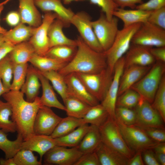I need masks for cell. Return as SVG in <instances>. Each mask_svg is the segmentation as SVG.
<instances>
[{
  "mask_svg": "<svg viewBox=\"0 0 165 165\" xmlns=\"http://www.w3.org/2000/svg\"><path fill=\"white\" fill-rule=\"evenodd\" d=\"M24 94L20 90H10L2 95L12 108V120L15 123L16 131L26 140L35 134L33 126L38 109L42 106L40 97L29 102L24 98Z\"/></svg>",
  "mask_w": 165,
  "mask_h": 165,
  "instance_id": "1",
  "label": "cell"
},
{
  "mask_svg": "<svg viewBox=\"0 0 165 165\" xmlns=\"http://www.w3.org/2000/svg\"><path fill=\"white\" fill-rule=\"evenodd\" d=\"M77 50L72 60L58 72L65 76L71 73L94 74L107 68L104 52H97L90 48L80 36L76 39Z\"/></svg>",
  "mask_w": 165,
  "mask_h": 165,
  "instance_id": "2",
  "label": "cell"
},
{
  "mask_svg": "<svg viewBox=\"0 0 165 165\" xmlns=\"http://www.w3.org/2000/svg\"><path fill=\"white\" fill-rule=\"evenodd\" d=\"M142 23L135 24L119 30L114 42L111 47L104 52L107 64V68L114 73V68L118 61L129 49L133 37Z\"/></svg>",
  "mask_w": 165,
  "mask_h": 165,
  "instance_id": "3",
  "label": "cell"
},
{
  "mask_svg": "<svg viewBox=\"0 0 165 165\" xmlns=\"http://www.w3.org/2000/svg\"><path fill=\"white\" fill-rule=\"evenodd\" d=\"M165 72V63L156 61L149 71L130 88L152 104Z\"/></svg>",
  "mask_w": 165,
  "mask_h": 165,
  "instance_id": "4",
  "label": "cell"
},
{
  "mask_svg": "<svg viewBox=\"0 0 165 165\" xmlns=\"http://www.w3.org/2000/svg\"><path fill=\"white\" fill-rule=\"evenodd\" d=\"M99 128L102 143L120 152L129 159L133 156L135 152L125 141L115 119L109 116Z\"/></svg>",
  "mask_w": 165,
  "mask_h": 165,
  "instance_id": "5",
  "label": "cell"
},
{
  "mask_svg": "<svg viewBox=\"0 0 165 165\" xmlns=\"http://www.w3.org/2000/svg\"><path fill=\"white\" fill-rule=\"evenodd\" d=\"M75 73L88 91L101 102L105 96L114 74L107 68L97 73Z\"/></svg>",
  "mask_w": 165,
  "mask_h": 165,
  "instance_id": "6",
  "label": "cell"
},
{
  "mask_svg": "<svg viewBox=\"0 0 165 165\" xmlns=\"http://www.w3.org/2000/svg\"><path fill=\"white\" fill-rule=\"evenodd\" d=\"M119 19L113 16L108 20L102 12L96 20L91 22L96 36L104 52L111 46L115 39L118 29Z\"/></svg>",
  "mask_w": 165,
  "mask_h": 165,
  "instance_id": "7",
  "label": "cell"
},
{
  "mask_svg": "<svg viewBox=\"0 0 165 165\" xmlns=\"http://www.w3.org/2000/svg\"><path fill=\"white\" fill-rule=\"evenodd\" d=\"M116 121L125 141L129 148L135 152L152 148L158 143L150 138L137 126L127 125Z\"/></svg>",
  "mask_w": 165,
  "mask_h": 165,
  "instance_id": "8",
  "label": "cell"
},
{
  "mask_svg": "<svg viewBox=\"0 0 165 165\" xmlns=\"http://www.w3.org/2000/svg\"><path fill=\"white\" fill-rule=\"evenodd\" d=\"M131 43L149 47L165 46V29L147 21L142 23Z\"/></svg>",
  "mask_w": 165,
  "mask_h": 165,
  "instance_id": "9",
  "label": "cell"
},
{
  "mask_svg": "<svg viewBox=\"0 0 165 165\" xmlns=\"http://www.w3.org/2000/svg\"><path fill=\"white\" fill-rule=\"evenodd\" d=\"M91 19L87 13L80 11L75 13L71 21L79 32L80 36L90 48L99 52H104L94 31Z\"/></svg>",
  "mask_w": 165,
  "mask_h": 165,
  "instance_id": "10",
  "label": "cell"
},
{
  "mask_svg": "<svg viewBox=\"0 0 165 165\" xmlns=\"http://www.w3.org/2000/svg\"><path fill=\"white\" fill-rule=\"evenodd\" d=\"M41 24L35 28L33 34L28 41L34 47L36 53L44 56L50 49L48 31L52 22L57 17L52 12L45 13Z\"/></svg>",
  "mask_w": 165,
  "mask_h": 165,
  "instance_id": "11",
  "label": "cell"
},
{
  "mask_svg": "<svg viewBox=\"0 0 165 165\" xmlns=\"http://www.w3.org/2000/svg\"><path fill=\"white\" fill-rule=\"evenodd\" d=\"M83 154L77 146L68 148L56 145L44 155L43 162L46 165H74Z\"/></svg>",
  "mask_w": 165,
  "mask_h": 165,
  "instance_id": "12",
  "label": "cell"
},
{
  "mask_svg": "<svg viewBox=\"0 0 165 165\" xmlns=\"http://www.w3.org/2000/svg\"><path fill=\"white\" fill-rule=\"evenodd\" d=\"M134 109L136 120L134 125L140 127L164 128V122L158 112L151 104L141 97Z\"/></svg>",
  "mask_w": 165,
  "mask_h": 165,
  "instance_id": "13",
  "label": "cell"
},
{
  "mask_svg": "<svg viewBox=\"0 0 165 165\" xmlns=\"http://www.w3.org/2000/svg\"><path fill=\"white\" fill-rule=\"evenodd\" d=\"M124 64L125 59L123 56L115 65L112 82L105 98L101 103L107 111L109 116L114 119L120 80L124 69Z\"/></svg>",
  "mask_w": 165,
  "mask_h": 165,
  "instance_id": "14",
  "label": "cell"
},
{
  "mask_svg": "<svg viewBox=\"0 0 165 165\" xmlns=\"http://www.w3.org/2000/svg\"><path fill=\"white\" fill-rule=\"evenodd\" d=\"M62 118L55 114L51 108L42 106L38 109L35 119L34 134L50 135Z\"/></svg>",
  "mask_w": 165,
  "mask_h": 165,
  "instance_id": "15",
  "label": "cell"
},
{
  "mask_svg": "<svg viewBox=\"0 0 165 165\" xmlns=\"http://www.w3.org/2000/svg\"><path fill=\"white\" fill-rule=\"evenodd\" d=\"M151 47L131 44L124 56V68L132 65L151 66L156 61L150 52Z\"/></svg>",
  "mask_w": 165,
  "mask_h": 165,
  "instance_id": "16",
  "label": "cell"
},
{
  "mask_svg": "<svg viewBox=\"0 0 165 165\" xmlns=\"http://www.w3.org/2000/svg\"><path fill=\"white\" fill-rule=\"evenodd\" d=\"M69 95L74 97L93 106L100 103L95 97L87 90L80 80L75 73L64 76Z\"/></svg>",
  "mask_w": 165,
  "mask_h": 165,
  "instance_id": "17",
  "label": "cell"
},
{
  "mask_svg": "<svg viewBox=\"0 0 165 165\" xmlns=\"http://www.w3.org/2000/svg\"><path fill=\"white\" fill-rule=\"evenodd\" d=\"M36 6L42 11L52 12L64 23L65 28L70 26L71 21L75 13L70 8L64 6L61 0H34Z\"/></svg>",
  "mask_w": 165,
  "mask_h": 165,
  "instance_id": "18",
  "label": "cell"
},
{
  "mask_svg": "<svg viewBox=\"0 0 165 165\" xmlns=\"http://www.w3.org/2000/svg\"><path fill=\"white\" fill-rule=\"evenodd\" d=\"M56 145L54 138L50 135L34 134L22 142L21 149H28L38 153L42 162L44 155Z\"/></svg>",
  "mask_w": 165,
  "mask_h": 165,
  "instance_id": "19",
  "label": "cell"
},
{
  "mask_svg": "<svg viewBox=\"0 0 165 165\" xmlns=\"http://www.w3.org/2000/svg\"><path fill=\"white\" fill-rule=\"evenodd\" d=\"M152 66L132 65L124 68L120 80L118 97L139 81Z\"/></svg>",
  "mask_w": 165,
  "mask_h": 165,
  "instance_id": "20",
  "label": "cell"
},
{
  "mask_svg": "<svg viewBox=\"0 0 165 165\" xmlns=\"http://www.w3.org/2000/svg\"><path fill=\"white\" fill-rule=\"evenodd\" d=\"M18 12L20 22L36 28L42 23L41 14L37 8L34 0H18Z\"/></svg>",
  "mask_w": 165,
  "mask_h": 165,
  "instance_id": "21",
  "label": "cell"
},
{
  "mask_svg": "<svg viewBox=\"0 0 165 165\" xmlns=\"http://www.w3.org/2000/svg\"><path fill=\"white\" fill-rule=\"evenodd\" d=\"M95 152L101 165H127L129 159L118 151L101 142Z\"/></svg>",
  "mask_w": 165,
  "mask_h": 165,
  "instance_id": "22",
  "label": "cell"
},
{
  "mask_svg": "<svg viewBox=\"0 0 165 165\" xmlns=\"http://www.w3.org/2000/svg\"><path fill=\"white\" fill-rule=\"evenodd\" d=\"M41 86L38 69L33 66H28L25 81L20 89L25 95L26 101H33L38 97Z\"/></svg>",
  "mask_w": 165,
  "mask_h": 165,
  "instance_id": "23",
  "label": "cell"
},
{
  "mask_svg": "<svg viewBox=\"0 0 165 165\" xmlns=\"http://www.w3.org/2000/svg\"><path fill=\"white\" fill-rule=\"evenodd\" d=\"M64 27V23L58 18L55 19L50 25L48 31L50 48L60 45L77 46L76 40L70 39L64 35L63 31Z\"/></svg>",
  "mask_w": 165,
  "mask_h": 165,
  "instance_id": "24",
  "label": "cell"
},
{
  "mask_svg": "<svg viewBox=\"0 0 165 165\" xmlns=\"http://www.w3.org/2000/svg\"><path fill=\"white\" fill-rule=\"evenodd\" d=\"M151 11L118 8L114 12L113 16L121 20L123 23V27H127L135 24L147 22Z\"/></svg>",
  "mask_w": 165,
  "mask_h": 165,
  "instance_id": "25",
  "label": "cell"
},
{
  "mask_svg": "<svg viewBox=\"0 0 165 165\" xmlns=\"http://www.w3.org/2000/svg\"><path fill=\"white\" fill-rule=\"evenodd\" d=\"M38 77L42 89V94L40 97L43 106L53 107L65 111V108L58 99L49 81L38 69Z\"/></svg>",
  "mask_w": 165,
  "mask_h": 165,
  "instance_id": "26",
  "label": "cell"
},
{
  "mask_svg": "<svg viewBox=\"0 0 165 165\" xmlns=\"http://www.w3.org/2000/svg\"><path fill=\"white\" fill-rule=\"evenodd\" d=\"M35 28L21 22L3 34L5 41L14 45L28 41L32 35Z\"/></svg>",
  "mask_w": 165,
  "mask_h": 165,
  "instance_id": "27",
  "label": "cell"
},
{
  "mask_svg": "<svg viewBox=\"0 0 165 165\" xmlns=\"http://www.w3.org/2000/svg\"><path fill=\"white\" fill-rule=\"evenodd\" d=\"M101 142L99 127L90 125L88 131L77 147L83 154L91 152H95Z\"/></svg>",
  "mask_w": 165,
  "mask_h": 165,
  "instance_id": "28",
  "label": "cell"
},
{
  "mask_svg": "<svg viewBox=\"0 0 165 165\" xmlns=\"http://www.w3.org/2000/svg\"><path fill=\"white\" fill-rule=\"evenodd\" d=\"M35 53L34 47L28 41L14 45L8 55L14 63L25 64Z\"/></svg>",
  "mask_w": 165,
  "mask_h": 165,
  "instance_id": "29",
  "label": "cell"
},
{
  "mask_svg": "<svg viewBox=\"0 0 165 165\" xmlns=\"http://www.w3.org/2000/svg\"><path fill=\"white\" fill-rule=\"evenodd\" d=\"M88 124L80 125L68 134L54 138L56 145L70 148L77 146L88 131Z\"/></svg>",
  "mask_w": 165,
  "mask_h": 165,
  "instance_id": "30",
  "label": "cell"
},
{
  "mask_svg": "<svg viewBox=\"0 0 165 165\" xmlns=\"http://www.w3.org/2000/svg\"><path fill=\"white\" fill-rule=\"evenodd\" d=\"M77 50V46L60 45L50 48L44 56L66 63L73 58Z\"/></svg>",
  "mask_w": 165,
  "mask_h": 165,
  "instance_id": "31",
  "label": "cell"
},
{
  "mask_svg": "<svg viewBox=\"0 0 165 165\" xmlns=\"http://www.w3.org/2000/svg\"><path fill=\"white\" fill-rule=\"evenodd\" d=\"M68 116L82 119L91 106L85 102L69 95L63 101Z\"/></svg>",
  "mask_w": 165,
  "mask_h": 165,
  "instance_id": "32",
  "label": "cell"
},
{
  "mask_svg": "<svg viewBox=\"0 0 165 165\" xmlns=\"http://www.w3.org/2000/svg\"><path fill=\"white\" fill-rule=\"evenodd\" d=\"M40 72L55 71L58 72L68 63L62 62L45 56L35 54L29 61Z\"/></svg>",
  "mask_w": 165,
  "mask_h": 165,
  "instance_id": "33",
  "label": "cell"
},
{
  "mask_svg": "<svg viewBox=\"0 0 165 165\" xmlns=\"http://www.w3.org/2000/svg\"><path fill=\"white\" fill-rule=\"evenodd\" d=\"M109 116L106 110L99 103L91 106L82 119V124H90L99 127L106 121Z\"/></svg>",
  "mask_w": 165,
  "mask_h": 165,
  "instance_id": "34",
  "label": "cell"
},
{
  "mask_svg": "<svg viewBox=\"0 0 165 165\" xmlns=\"http://www.w3.org/2000/svg\"><path fill=\"white\" fill-rule=\"evenodd\" d=\"M6 133L0 129V149L4 152L5 158L8 159L13 158L21 149L23 139L21 135L18 133L16 140L11 141L8 138Z\"/></svg>",
  "mask_w": 165,
  "mask_h": 165,
  "instance_id": "35",
  "label": "cell"
},
{
  "mask_svg": "<svg viewBox=\"0 0 165 165\" xmlns=\"http://www.w3.org/2000/svg\"><path fill=\"white\" fill-rule=\"evenodd\" d=\"M82 124V119L68 116L62 118L50 136L54 138L63 136Z\"/></svg>",
  "mask_w": 165,
  "mask_h": 165,
  "instance_id": "36",
  "label": "cell"
},
{
  "mask_svg": "<svg viewBox=\"0 0 165 165\" xmlns=\"http://www.w3.org/2000/svg\"><path fill=\"white\" fill-rule=\"evenodd\" d=\"M40 72L50 81L53 88L61 97L63 101L68 96L67 85L64 76L58 71H50Z\"/></svg>",
  "mask_w": 165,
  "mask_h": 165,
  "instance_id": "37",
  "label": "cell"
},
{
  "mask_svg": "<svg viewBox=\"0 0 165 165\" xmlns=\"http://www.w3.org/2000/svg\"><path fill=\"white\" fill-rule=\"evenodd\" d=\"M12 115V108L9 103L0 100V129L6 133L16 131L15 123L10 119Z\"/></svg>",
  "mask_w": 165,
  "mask_h": 165,
  "instance_id": "38",
  "label": "cell"
},
{
  "mask_svg": "<svg viewBox=\"0 0 165 165\" xmlns=\"http://www.w3.org/2000/svg\"><path fill=\"white\" fill-rule=\"evenodd\" d=\"M28 67V63H13V79L11 82L10 90H20L25 81Z\"/></svg>",
  "mask_w": 165,
  "mask_h": 165,
  "instance_id": "39",
  "label": "cell"
},
{
  "mask_svg": "<svg viewBox=\"0 0 165 165\" xmlns=\"http://www.w3.org/2000/svg\"><path fill=\"white\" fill-rule=\"evenodd\" d=\"M141 98V96L138 92L130 88L118 97L116 107L134 109Z\"/></svg>",
  "mask_w": 165,
  "mask_h": 165,
  "instance_id": "40",
  "label": "cell"
},
{
  "mask_svg": "<svg viewBox=\"0 0 165 165\" xmlns=\"http://www.w3.org/2000/svg\"><path fill=\"white\" fill-rule=\"evenodd\" d=\"M13 63L8 54L0 61V78L5 87L10 90L13 73Z\"/></svg>",
  "mask_w": 165,
  "mask_h": 165,
  "instance_id": "41",
  "label": "cell"
},
{
  "mask_svg": "<svg viewBox=\"0 0 165 165\" xmlns=\"http://www.w3.org/2000/svg\"><path fill=\"white\" fill-rule=\"evenodd\" d=\"M165 122V75L161 80L159 87L151 104Z\"/></svg>",
  "mask_w": 165,
  "mask_h": 165,
  "instance_id": "42",
  "label": "cell"
},
{
  "mask_svg": "<svg viewBox=\"0 0 165 165\" xmlns=\"http://www.w3.org/2000/svg\"><path fill=\"white\" fill-rule=\"evenodd\" d=\"M16 165H41L42 162L38 160L33 152L26 149H20L13 157Z\"/></svg>",
  "mask_w": 165,
  "mask_h": 165,
  "instance_id": "43",
  "label": "cell"
},
{
  "mask_svg": "<svg viewBox=\"0 0 165 165\" xmlns=\"http://www.w3.org/2000/svg\"><path fill=\"white\" fill-rule=\"evenodd\" d=\"M115 120L127 125H135L136 114L134 109L116 107L115 110Z\"/></svg>",
  "mask_w": 165,
  "mask_h": 165,
  "instance_id": "44",
  "label": "cell"
},
{
  "mask_svg": "<svg viewBox=\"0 0 165 165\" xmlns=\"http://www.w3.org/2000/svg\"><path fill=\"white\" fill-rule=\"evenodd\" d=\"M90 4L97 5L100 7L102 12L107 18L111 20L113 16V13L118 8L113 0H87Z\"/></svg>",
  "mask_w": 165,
  "mask_h": 165,
  "instance_id": "45",
  "label": "cell"
},
{
  "mask_svg": "<svg viewBox=\"0 0 165 165\" xmlns=\"http://www.w3.org/2000/svg\"><path fill=\"white\" fill-rule=\"evenodd\" d=\"M147 22L165 29V7L151 11Z\"/></svg>",
  "mask_w": 165,
  "mask_h": 165,
  "instance_id": "46",
  "label": "cell"
},
{
  "mask_svg": "<svg viewBox=\"0 0 165 165\" xmlns=\"http://www.w3.org/2000/svg\"><path fill=\"white\" fill-rule=\"evenodd\" d=\"M140 128L145 132L150 138L155 142L157 143L165 142L164 128L154 127Z\"/></svg>",
  "mask_w": 165,
  "mask_h": 165,
  "instance_id": "47",
  "label": "cell"
},
{
  "mask_svg": "<svg viewBox=\"0 0 165 165\" xmlns=\"http://www.w3.org/2000/svg\"><path fill=\"white\" fill-rule=\"evenodd\" d=\"M74 165H101L95 152L83 153Z\"/></svg>",
  "mask_w": 165,
  "mask_h": 165,
  "instance_id": "48",
  "label": "cell"
},
{
  "mask_svg": "<svg viewBox=\"0 0 165 165\" xmlns=\"http://www.w3.org/2000/svg\"><path fill=\"white\" fill-rule=\"evenodd\" d=\"M165 7V0H149L137 5L135 9L151 11Z\"/></svg>",
  "mask_w": 165,
  "mask_h": 165,
  "instance_id": "49",
  "label": "cell"
},
{
  "mask_svg": "<svg viewBox=\"0 0 165 165\" xmlns=\"http://www.w3.org/2000/svg\"><path fill=\"white\" fill-rule=\"evenodd\" d=\"M144 163L147 165H160L157 160L152 148H148L141 152Z\"/></svg>",
  "mask_w": 165,
  "mask_h": 165,
  "instance_id": "50",
  "label": "cell"
},
{
  "mask_svg": "<svg viewBox=\"0 0 165 165\" xmlns=\"http://www.w3.org/2000/svg\"><path fill=\"white\" fill-rule=\"evenodd\" d=\"M149 50L156 61L165 63V46L151 47Z\"/></svg>",
  "mask_w": 165,
  "mask_h": 165,
  "instance_id": "51",
  "label": "cell"
},
{
  "mask_svg": "<svg viewBox=\"0 0 165 165\" xmlns=\"http://www.w3.org/2000/svg\"><path fill=\"white\" fill-rule=\"evenodd\" d=\"M113 1L118 8H125L128 7L133 9H135L137 4H139L142 3L144 0H113Z\"/></svg>",
  "mask_w": 165,
  "mask_h": 165,
  "instance_id": "52",
  "label": "cell"
},
{
  "mask_svg": "<svg viewBox=\"0 0 165 165\" xmlns=\"http://www.w3.org/2000/svg\"><path fill=\"white\" fill-rule=\"evenodd\" d=\"M5 20L10 26L15 27L20 23V18L18 11H11L6 15Z\"/></svg>",
  "mask_w": 165,
  "mask_h": 165,
  "instance_id": "53",
  "label": "cell"
},
{
  "mask_svg": "<svg viewBox=\"0 0 165 165\" xmlns=\"http://www.w3.org/2000/svg\"><path fill=\"white\" fill-rule=\"evenodd\" d=\"M14 45L5 42L0 46V61L12 50Z\"/></svg>",
  "mask_w": 165,
  "mask_h": 165,
  "instance_id": "54",
  "label": "cell"
},
{
  "mask_svg": "<svg viewBox=\"0 0 165 165\" xmlns=\"http://www.w3.org/2000/svg\"><path fill=\"white\" fill-rule=\"evenodd\" d=\"M144 164L141 152H136L133 156L129 159L127 165H143Z\"/></svg>",
  "mask_w": 165,
  "mask_h": 165,
  "instance_id": "55",
  "label": "cell"
},
{
  "mask_svg": "<svg viewBox=\"0 0 165 165\" xmlns=\"http://www.w3.org/2000/svg\"><path fill=\"white\" fill-rule=\"evenodd\" d=\"M152 148L155 152L165 153V142L158 143Z\"/></svg>",
  "mask_w": 165,
  "mask_h": 165,
  "instance_id": "56",
  "label": "cell"
},
{
  "mask_svg": "<svg viewBox=\"0 0 165 165\" xmlns=\"http://www.w3.org/2000/svg\"><path fill=\"white\" fill-rule=\"evenodd\" d=\"M155 153L156 159L160 164L165 165V153L155 152Z\"/></svg>",
  "mask_w": 165,
  "mask_h": 165,
  "instance_id": "57",
  "label": "cell"
},
{
  "mask_svg": "<svg viewBox=\"0 0 165 165\" xmlns=\"http://www.w3.org/2000/svg\"><path fill=\"white\" fill-rule=\"evenodd\" d=\"M0 165H16L13 158L4 159L0 158Z\"/></svg>",
  "mask_w": 165,
  "mask_h": 165,
  "instance_id": "58",
  "label": "cell"
},
{
  "mask_svg": "<svg viewBox=\"0 0 165 165\" xmlns=\"http://www.w3.org/2000/svg\"><path fill=\"white\" fill-rule=\"evenodd\" d=\"M1 80L0 78V97L4 94L9 91L5 87Z\"/></svg>",
  "mask_w": 165,
  "mask_h": 165,
  "instance_id": "59",
  "label": "cell"
},
{
  "mask_svg": "<svg viewBox=\"0 0 165 165\" xmlns=\"http://www.w3.org/2000/svg\"><path fill=\"white\" fill-rule=\"evenodd\" d=\"M4 9V6H0V16L1 14ZM7 30L1 27L0 25V33L4 34Z\"/></svg>",
  "mask_w": 165,
  "mask_h": 165,
  "instance_id": "60",
  "label": "cell"
},
{
  "mask_svg": "<svg viewBox=\"0 0 165 165\" xmlns=\"http://www.w3.org/2000/svg\"><path fill=\"white\" fill-rule=\"evenodd\" d=\"M82 0H63V1L64 4L68 5L73 1H79Z\"/></svg>",
  "mask_w": 165,
  "mask_h": 165,
  "instance_id": "61",
  "label": "cell"
},
{
  "mask_svg": "<svg viewBox=\"0 0 165 165\" xmlns=\"http://www.w3.org/2000/svg\"><path fill=\"white\" fill-rule=\"evenodd\" d=\"M5 42L3 34L0 33V46Z\"/></svg>",
  "mask_w": 165,
  "mask_h": 165,
  "instance_id": "62",
  "label": "cell"
},
{
  "mask_svg": "<svg viewBox=\"0 0 165 165\" xmlns=\"http://www.w3.org/2000/svg\"><path fill=\"white\" fill-rule=\"evenodd\" d=\"M11 0H5L0 3V6H4L9 2Z\"/></svg>",
  "mask_w": 165,
  "mask_h": 165,
  "instance_id": "63",
  "label": "cell"
}]
</instances>
